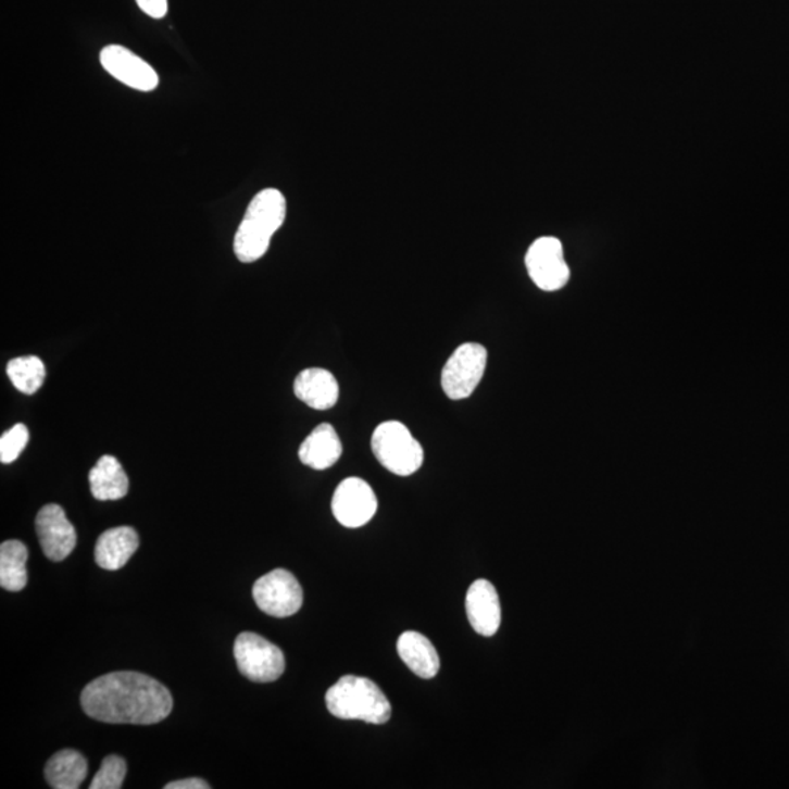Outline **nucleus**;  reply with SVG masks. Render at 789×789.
Here are the masks:
<instances>
[{"mask_svg":"<svg viewBox=\"0 0 789 789\" xmlns=\"http://www.w3.org/2000/svg\"><path fill=\"white\" fill-rule=\"evenodd\" d=\"M80 705L85 714L100 723L152 725L167 718L173 698L155 678L118 672L96 678L85 687Z\"/></svg>","mask_w":789,"mask_h":789,"instance_id":"obj_1","label":"nucleus"},{"mask_svg":"<svg viewBox=\"0 0 789 789\" xmlns=\"http://www.w3.org/2000/svg\"><path fill=\"white\" fill-rule=\"evenodd\" d=\"M466 616L469 625L481 636H493L502 623L498 591L489 580L478 579L466 592Z\"/></svg>","mask_w":789,"mask_h":789,"instance_id":"obj_12","label":"nucleus"},{"mask_svg":"<svg viewBox=\"0 0 789 789\" xmlns=\"http://www.w3.org/2000/svg\"><path fill=\"white\" fill-rule=\"evenodd\" d=\"M295 393L313 410H329L337 405L339 386L333 373L325 368H305L295 380Z\"/></svg>","mask_w":789,"mask_h":789,"instance_id":"obj_13","label":"nucleus"},{"mask_svg":"<svg viewBox=\"0 0 789 789\" xmlns=\"http://www.w3.org/2000/svg\"><path fill=\"white\" fill-rule=\"evenodd\" d=\"M126 776V762L122 757L108 756L91 780L90 789H121Z\"/></svg>","mask_w":789,"mask_h":789,"instance_id":"obj_21","label":"nucleus"},{"mask_svg":"<svg viewBox=\"0 0 789 789\" xmlns=\"http://www.w3.org/2000/svg\"><path fill=\"white\" fill-rule=\"evenodd\" d=\"M165 789H210V785H208L206 780L199 779V778H188V779H181V780H174V782H170L165 785Z\"/></svg>","mask_w":789,"mask_h":789,"instance_id":"obj_24","label":"nucleus"},{"mask_svg":"<svg viewBox=\"0 0 789 789\" xmlns=\"http://www.w3.org/2000/svg\"><path fill=\"white\" fill-rule=\"evenodd\" d=\"M91 493L97 500H121L129 490V478L121 462L112 455L101 456L95 468L90 471Z\"/></svg>","mask_w":789,"mask_h":789,"instance_id":"obj_17","label":"nucleus"},{"mask_svg":"<svg viewBox=\"0 0 789 789\" xmlns=\"http://www.w3.org/2000/svg\"><path fill=\"white\" fill-rule=\"evenodd\" d=\"M7 375L20 392L34 394L41 388L42 381H45V363L41 362V359L36 358V355L14 359L8 363Z\"/></svg>","mask_w":789,"mask_h":789,"instance_id":"obj_20","label":"nucleus"},{"mask_svg":"<svg viewBox=\"0 0 789 789\" xmlns=\"http://www.w3.org/2000/svg\"><path fill=\"white\" fill-rule=\"evenodd\" d=\"M254 602L268 616L290 617L303 605V589L286 568H275L253 585Z\"/></svg>","mask_w":789,"mask_h":789,"instance_id":"obj_7","label":"nucleus"},{"mask_svg":"<svg viewBox=\"0 0 789 789\" xmlns=\"http://www.w3.org/2000/svg\"><path fill=\"white\" fill-rule=\"evenodd\" d=\"M487 350L481 343L466 342L458 347L442 372V388L449 400L469 398L485 376Z\"/></svg>","mask_w":789,"mask_h":789,"instance_id":"obj_6","label":"nucleus"},{"mask_svg":"<svg viewBox=\"0 0 789 789\" xmlns=\"http://www.w3.org/2000/svg\"><path fill=\"white\" fill-rule=\"evenodd\" d=\"M372 449L376 460L386 469L400 477H409L422 468L424 451L405 424L385 422L372 436Z\"/></svg>","mask_w":789,"mask_h":789,"instance_id":"obj_4","label":"nucleus"},{"mask_svg":"<svg viewBox=\"0 0 789 789\" xmlns=\"http://www.w3.org/2000/svg\"><path fill=\"white\" fill-rule=\"evenodd\" d=\"M287 201L277 189H263L250 201L235 236L236 258L243 263L259 261L268 252L275 233L286 222Z\"/></svg>","mask_w":789,"mask_h":789,"instance_id":"obj_2","label":"nucleus"},{"mask_svg":"<svg viewBox=\"0 0 789 789\" xmlns=\"http://www.w3.org/2000/svg\"><path fill=\"white\" fill-rule=\"evenodd\" d=\"M100 62L108 74L134 90L150 92L159 87L160 76L154 67L123 46H105L101 50Z\"/></svg>","mask_w":789,"mask_h":789,"instance_id":"obj_10","label":"nucleus"},{"mask_svg":"<svg viewBox=\"0 0 789 789\" xmlns=\"http://www.w3.org/2000/svg\"><path fill=\"white\" fill-rule=\"evenodd\" d=\"M235 658L239 672L252 681L278 680L286 669V656L281 649L252 631L237 636Z\"/></svg>","mask_w":789,"mask_h":789,"instance_id":"obj_5","label":"nucleus"},{"mask_svg":"<svg viewBox=\"0 0 789 789\" xmlns=\"http://www.w3.org/2000/svg\"><path fill=\"white\" fill-rule=\"evenodd\" d=\"M87 775V759L71 749L54 754L45 767L46 780L54 789H78Z\"/></svg>","mask_w":789,"mask_h":789,"instance_id":"obj_18","label":"nucleus"},{"mask_svg":"<svg viewBox=\"0 0 789 789\" xmlns=\"http://www.w3.org/2000/svg\"><path fill=\"white\" fill-rule=\"evenodd\" d=\"M36 529L41 549L52 562H62L74 551L78 538L74 525L59 504L50 503L40 509Z\"/></svg>","mask_w":789,"mask_h":789,"instance_id":"obj_11","label":"nucleus"},{"mask_svg":"<svg viewBox=\"0 0 789 789\" xmlns=\"http://www.w3.org/2000/svg\"><path fill=\"white\" fill-rule=\"evenodd\" d=\"M28 550L24 542L10 540L0 546V587L10 592L23 591L28 583Z\"/></svg>","mask_w":789,"mask_h":789,"instance_id":"obj_19","label":"nucleus"},{"mask_svg":"<svg viewBox=\"0 0 789 789\" xmlns=\"http://www.w3.org/2000/svg\"><path fill=\"white\" fill-rule=\"evenodd\" d=\"M377 511V498L372 487L362 478L343 479L335 490L333 512L339 524L347 528H360L373 519Z\"/></svg>","mask_w":789,"mask_h":789,"instance_id":"obj_9","label":"nucleus"},{"mask_svg":"<svg viewBox=\"0 0 789 789\" xmlns=\"http://www.w3.org/2000/svg\"><path fill=\"white\" fill-rule=\"evenodd\" d=\"M398 653L406 667L422 678H433L439 673L440 658L430 640L418 631H405L397 643Z\"/></svg>","mask_w":789,"mask_h":789,"instance_id":"obj_16","label":"nucleus"},{"mask_svg":"<svg viewBox=\"0 0 789 789\" xmlns=\"http://www.w3.org/2000/svg\"><path fill=\"white\" fill-rule=\"evenodd\" d=\"M29 431L25 424H15L0 437V461L2 464H12L18 460L21 453L27 448Z\"/></svg>","mask_w":789,"mask_h":789,"instance_id":"obj_22","label":"nucleus"},{"mask_svg":"<svg viewBox=\"0 0 789 789\" xmlns=\"http://www.w3.org/2000/svg\"><path fill=\"white\" fill-rule=\"evenodd\" d=\"M342 455V443L338 433L328 423L321 424L311 433L300 447L299 458L313 469H328L337 464Z\"/></svg>","mask_w":789,"mask_h":789,"instance_id":"obj_15","label":"nucleus"},{"mask_svg":"<svg viewBox=\"0 0 789 789\" xmlns=\"http://www.w3.org/2000/svg\"><path fill=\"white\" fill-rule=\"evenodd\" d=\"M139 538L130 526H117L101 534L96 544V562L104 571H118L137 553Z\"/></svg>","mask_w":789,"mask_h":789,"instance_id":"obj_14","label":"nucleus"},{"mask_svg":"<svg viewBox=\"0 0 789 789\" xmlns=\"http://www.w3.org/2000/svg\"><path fill=\"white\" fill-rule=\"evenodd\" d=\"M137 3L143 14L151 16V18L161 20L167 15V0H137Z\"/></svg>","mask_w":789,"mask_h":789,"instance_id":"obj_23","label":"nucleus"},{"mask_svg":"<svg viewBox=\"0 0 789 789\" xmlns=\"http://www.w3.org/2000/svg\"><path fill=\"white\" fill-rule=\"evenodd\" d=\"M525 265L534 284L544 291H558L571 278L562 241L555 237H540L534 241L526 252Z\"/></svg>","mask_w":789,"mask_h":789,"instance_id":"obj_8","label":"nucleus"},{"mask_svg":"<svg viewBox=\"0 0 789 789\" xmlns=\"http://www.w3.org/2000/svg\"><path fill=\"white\" fill-rule=\"evenodd\" d=\"M326 706L339 719H359L385 724L392 716V706L380 687L366 677L343 676L325 696Z\"/></svg>","mask_w":789,"mask_h":789,"instance_id":"obj_3","label":"nucleus"}]
</instances>
